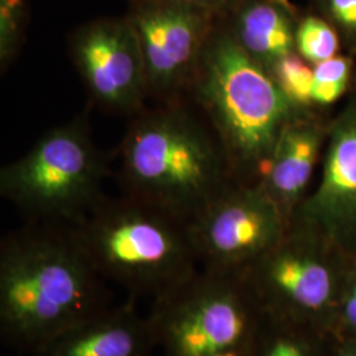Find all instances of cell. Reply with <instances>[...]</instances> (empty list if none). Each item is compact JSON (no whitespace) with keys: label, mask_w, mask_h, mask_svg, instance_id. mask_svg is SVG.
Listing matches in <instances>:
<instances>
[{"label":"cell","mask_w":356,"mask_h":356,"mask_svg":"<svg viewBox=\"0 0 356 356\" xmlns=\"http://www.w3.org/2000/svg\"><path fill=\"white\" fill-rule=\"evenodd\" d=\"M157 350L148 314L129 300L44 344L33 356H152Z\"/></svg>","instance_id":"obj_13"},{"label":"cell","mask_w":356,"mask_h":356,"mask_svg":"<svg viewBox=\"0 0 356 356\" xmlns=\"http://www.w3.org/2000/svg\"><path fill=\"white\" fill-rule=\"evenodd\" d=\"M317 185L291 226L310 229L356 256V92L329 124Z\"/></svg>","instance_id":"obj_11"},{"label":"cell","mask_w":356,"mask_h":356,"mask_svg":"<svg viewBox=\"0 0 356 356\" xmlns=\"http://www.w3.org/2000/svg\"><path fill=\"white\" fill-rule=\"evenodd\" d=\"M108 285L73 225L36 220L13 232L0 248L3 344L33 354L60 334L114 307Z\"/></svg>","instance_id":"obj_1"},{"label":"cell","mask_w":356,"mask_h":356,"mask_svg":"<svg viewBox=\"0 0 356 356\" xmlns=\"http://www.w3.org/2000/svg\"><path fill=\"white\" fill-rule=\"evenodd\" d=\"M329 124L313 110L296 115L282 128L259 177L257 182L289 223L312 191V181L325 152Z\"/></svg>","instance_id":"obj_12"},{"label":"cell","mask_w":356,"mask_h":356,"mask_svg":"<svg viewBox=\"0 0 356 356\" xmlns=\"http://www.w3.org/2000/svg\"><path fill=\"white\" fill-rule=\"evenodd\" d=\"M285 97L298 110H313L314 69L297 51L285 56L269 69Z\"/></svg>","instance_id":"obj_16"},{"label":"cell","mask_w":356,"mask_h":356,"mask_svg":"<svg viewBox=\"0 0 356 356\" xmlns=\"http://www.w3.org/2000/svg\"><path fill=\"white\" fill-rule=\"evenodd\" d=\"M330 23L356 47V0H323Z\"/></svg>","instance_id":"obj_21"},{"label":"cell","mask_w":356,"mask_h":356,"mask_svg":"<svg viewBox=\"0 0 356 356\" xmlns=\"http://www.w3.org/2000/svg\"><path fill=\"white\" fill-rule=\"evenodd\" d=\"M188 225L200 267L225 272H245L291 227L260 182L232 184Z\"/></svg>","instance_id":"obj_8"},{"label":"cell","mask_w":356,"mask_h":356,"mask_svg":"<svg viewBox=\"0 0 356 356\" xmlns=\"http://www.w3.org/2000/svg\"><path fill=\"white\" fill-rule=\"evenodd\" d=\"M29 0H0V61L4 69L22 48L26 36Z\"/></svg>","instance_id":"obj_19"},{"label":"cell","mask_w":356,"mask_h":356,"mask_svg":"<svg viewBox=\"0 0 356 356\" xmlns=\"http://www.w3.org/2000/svg\"><path fill=\"white\" fill-rule=\"evenodd\" d=\"M70 53L92 99L118 113H135L149 94L140 44L127 16L79 26Z\"/></svg>","instance_id":"obj_10"},{"label":"cell","mask_w":356,"mask_h":356,"mask_svg":"<svg viewBox=\"0 0 356 356\" xmlns=\"http://www.w3.org/2000/svg\"><path fill=\"white\" fill-rule=\"evenodd\" d=\"M120 156L127 195L188 223L235 184L218 136L176 102L141 115Z\"/></svg>","instance_id":"obj_2"},{"label":"cell","mask_w":356,"mask_h":356,"mask_svg":"<svg viewBox=\"0 0 356 356\" xmlns=\"http://www.w3.org/2000/svg\"><path fill=\"white\" fill-rule=\"evenodd\" d=\"M327 331L266 313L252 356H334Z\"/></svg>","instance_id":"obj_15"},{"label":"cell","mask_w":356,"mask_h":356,"mask_svg":"<svg viewBox=\"0 0 356 356\" xmlns=\"http://www.w3.org/2000/svg\"><path fill=\"white\" fill-rule=\"evenodd\" d=\"M102 157L74 122L45 134L0 175V191L35 220L76 225L102 200Z\"/></svg>","instance_id":"obj_6"},{"label":"cell","mask_w":356,"mask_h":356,"mask_svg":"<svg viewBox=\"0 0 356 356\" xmlns=\"http://www.w3.org/2000/svg\"><path fill=\"white\" fill-rule=\"evenodd\" d=\"M220 19L243 51L268 70L296 51V19L288 0H242ZM223 16V17H225Z\"/></svg>","instance_id":"obj_14"},{"label":"cell","mask_w":356,"mask_h":356,"mask_svg":"<svg viewBox=\"0 0 356 356\" xmlns=\"http://www.w3.org/2000/svg\"><path fill=\"white\" fill-rule=\"evenodd\" d=\"M73 227L103 279L134 301L164 298L201 269L188 222L127 194L102 198Z\"/></svg>","instance_id":"obj_4"},{"label":"cell","mask_w":356,"mask_h":356,"mask_svg":"<svg viewBox=\"0 0 356 356\" xmlns=\"http://www.w3.org/2000/svg\"><path fill=\"white\" fill-rule=\"evenodd\" d=\"M354 259L317 232L291 226L245 275L267 314L331 334Z\"/></svg>","instance_id":"obj_7"},{"label":"cell","mask_w":356,"mask_h":356,"mask_svg":"<svg viewBox=\"0 0 356 356\" xmlns=\"http://www.w3.org/2000/svg\"><path fill=\"white\" fill-rule=\"evenodd\" d=\"M334 356H356L355 342L335 339Z\"/></svg>","instance_id":"obj_23"},{"label":"cell","mask_w":356,"mask_h":356,"mask_svg":"<svg viewBox=\"0 0 356 356\" xmlns=\"http://www.w3.org/2000/svg\"><path fill=\"white\" fill-rule=\"evenodd\" d=\"M229 160L235 182H257L282 128L298 110L267 67L254 61L219 19L191 83Z\"/></svg>","instance_id":"obj_3"},{"label":"cell","mask_w":356,"mask_h":356,"mask_svg":"<svg viewBox=\"0 0 356 356\" xmlns=\"http://www.w3.org/2000/svg\"><path fill=\"white\" fill-rule=\"evenodd\" d=\"M331 334L335 339L356 343V256L335 310Z\"/></svg>","instance_id":"obj_20"},{"label":"cell","mask_w":356,"mask_h":356,"mask_svg":"<svg viewBox=\"0 0 356 356\" xmlns=\"http://www.w3.org/2000/svg\"><path fill=\"white\" fill-rule=\"evenodd\" d=\"M148 317L163 356H252L266 310L245 272L201 268Z\"/></svg>","instance_id":"obj_5"},{"label":"cell","mask_w":356,"mask_h":356,"mask_svg":"<svg viewBox=\"0 0 356 356\" xmlns=\"http://www.w3.org/2000/svg\"><path fill=\"white\" fill-rule=\"evenodd\" d=\"M127 19L140 44L149 94L176 102L191 90L219 17L185 0H131Z\"/></svg>","instance_id":"obj_9"},{"label":"cell","mask_w":356,"mask_h":356,"mask_svg":"<svg viewBox=\"0 0 356 356\" xmlns=\"http://www.w3.org/2000/svg\"><path fill=\"white\" fill-rule=\"evenodd\" d=\"M195 7L214 13L219 19L231 11L242 0H185Z\"/></svg>","instance_id":"obj_22"},{"label":"cell","mask_w":356,"mask_h":356,"mask_svg":"<svg viewBox=\"0 0 356 356\" xmlns=\"http://www.w3.org/2000/svg\"><path fill=\"white\" fill-rule=\"evenodd\" d=\"M296 51L309 64H321L339 54L341 35L330 22L306 16L297 26Z\"/></svg>","instance_id":"obj_18"},{"label":"cell","mask_w":356,"mask_h":356,"mask_svg":"<svg viewBox=\"0 0 356 356\" xmlns=\"http://www.w3.org/2000/svg\"><path fill=\"white\" fill-rule=\"evenodd\" d=\"M355 61L346 54H338L321 64L314 65L313 106L329 107L343 98L353 88Z\"/></svg>","instance_id":"obj_17"},{"label":"cell","mask_w":356,"mask_h":356,"mask_svg":"<svg viewBox=\"0 0 356 356\" xmlns=\"http://www.w3.org/2000/svg\"><path fill=\"white\" fill-rule=\"evenodd\" d=\"M353 90L356 92V66H355V73H354V79H353Z\"/></svg>","instance_id":"obj_24"}]
</instances>
